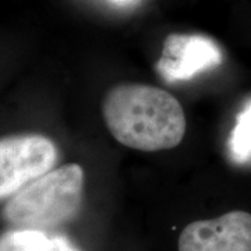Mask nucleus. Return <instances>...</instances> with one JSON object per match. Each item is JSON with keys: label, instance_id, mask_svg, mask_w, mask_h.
<instances>
[{"label": "nucleus", "instance_id": "1", "mask_svg": "<svg viewBox=\"0 0 251 251\" xmlns=\"http://www.w3.org/2000/svg\"><path fill=\"white\" fill-rule=\"evenodd\" d=\"M102 115L120 144L144 152L177 147L186 134L183 106L171 92L145 84H120L106 94Z\"/></svg>", "mask_w": 251, "mask_h": 251}, {"label": "nucleus", "instance_id": "2", "mask_svg": "<svg viewBox=\"0 0 251 251\" xmlns=\"http://www.w3.org/2000/svg\"><path fill=\"white\" fill-rule=\"evenodd\" d=\"M82 191L84 169L78 163H67L21 188L10 198L3 215L18 229H52L75 216Z\"/></svg>", "mask_w": 251, "mask_h": 251}, {"label": "nucleus", "instance_id": "3", "mask_svg": "<svg viewBox=\"0 0 251 251\" xmlns=\"http://www.w3.org/2000/svg\"><path fill=\"white\" fill-rule=\"evenodd\" d=\"M57 158V147L46 135L31 133L0 138V200L13 197L52 171Z\"/></svg>", "mask_w": 251, "mask_h": 251}, {"label": "nucleus", "instance_id": "4", "mask_svg": "<svg viewBox=\"0 0 251 251\" xmlns=\"http://www.w3.org/2000/svg\"><path fill=\"white\" fill-rule=\"evenodd\" d=\"M179 251H251V214L232 211L187 225L179 237Z\"/></svg>", "mask_w": 251, "mask_h": 251}, {"label": "nucleus", "instance_id": "5", "mask_svg": "<svg viewBox=\"0 0 251 251\" xmlns=\"http://www.w3.org/2000/svg\"><path fill=\"white\" fill-rule=\"evenodd\" d=\"M224 60L221 48L214 39L202 35L172 34L163 44L156 69L166 81H183L212 69Z\"/></svg>", "mask_w": 251, "mask_h": 251}, {"label": "nucleus", "instance_id": "6", "mask_svg": "<svg viewBox=\"0 0 251 251\" xmlns=\"http://www.w3.org/2000/svg\"><path fill=\"white\" fill-rule=\"evenodd\" d=\"M52 240L44 230L17 229L0 236V251H50Z\"/></svg>", "mask_w": 251, "mask_h": 251}, {"label": "nucleus", "instance_id": "7", "mask_svg": "<svg viewBox=\"0 0 251 251\" xmlns=\"http://www.w3.org/2000/svg\"><path fill=\"white\" fill-rule=\"evenodd\" d=\"M229 150L237 162L247 161L251 156V102L237 116L229 140Z\"/></svg>", "mask_w": 251, "mask_h": 251}, {"label": "nucleus", "instance_id": "8", "mask_svg": "<svg viewBox=\"0 0 251 251\" xmlns=\"http://www.w3.org/2000/svg\"><path fill=\"white\" fill-rule=\"evenodd\" d=\"M50 251H80L73 246V243L64 237V236H53V242H52V249Z\"/></svg>", "mask_w": 251, "mask_h": 251}]
</instances>
